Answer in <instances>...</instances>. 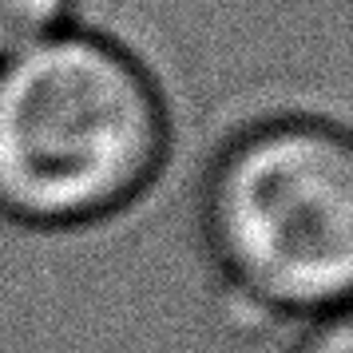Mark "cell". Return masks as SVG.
I'll use <instances>...</instances> for the list:
<instances>
[{
    "label": "cell",
    "mask_w": 353,
    "mask_h": 353,
    "mask_svg": "<svg viewBox=\"0 0 353 353\" xmlns=\"http://www.w3.org/2000/svg\"><path fill=\"white\" fill-rule=\"evenodd\" d=\"M175 115L128 40L76 20L0 60V223L76 234L115 223L159 187Z\"/></svg>",
    "instance_id": "1"
},
{
    "label": "cell",
    "mask_w": 353,
    "mask_h": 353,
    "mask_svg": "<svg viewBox=\"0 0 353 353\" xmlns=\"http://www.w3.org/2000/svg\"><path fill=\"white\" fill-rule=\"evenodd\" d=\"M194 226L219 294L250 321L302 325L350 310V128L321 112L246 119L210 151Z\"/></svg>",
    "instance_id": "2"
},
{
    "label": "cell",
    "mask_w": 353,
    "mask_h": 353,
    "mask_svg": "<svg viewBox=\"0 0 353 353\" xmlns=\"http://www.w3.org/2000/svg\"><path fill=\"white\" fill-rule=\"evenodd\" d=\"M80 4L83 0H0V60L72 28Z\"/></svg>",
    "instance_id": "3"
},
{
    "label": "cell",
    "mask_w": 353,
    "mask_h": 353,
    "mask_svg": "<svg viewBox=\"0 0 353 353\" xmlns=\"http://www.w3.org/2000/svg\"><path fill=\"white\" fill-rule=\"evenodd\" d=\"M298 334L286 345V353H353V318L350 310H337L325 318L294 325Z\"/></svg>",
    "instance_id": "4"
}]
</instances>
